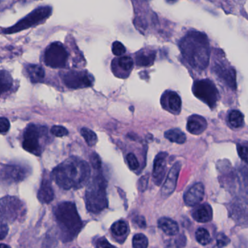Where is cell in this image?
I'll return each mask as SVG.
<instances>
[{
  "mask_svg": "<svg viewBox=\"0 0 248 248\" xmlns=\"http://www.w3.org/2000/svg\"><path fill=\"white\" fill-rule=\"evenodd\" d=\"M90 167L87 162L78 157H70L57 166L52 177L59 187L70 190L82 188L90 182Z\"/></svg>",
  "mask_w": 248,
  "mask_h": 248,
  "instance_id": "1",
  "label": "cell"
},
{
  "mask_svg": "<svg viewBox=\"0 0 248 248\" xmlns=\"http://www.w3.org/2000/svg\"><path fill=\"white\" fill-rule=\"evenodd\" d=\"M179 48L184 58L192 68L202 71L207 68L209 64L211 50L206 34L191 31L181 39Z\"/></svg>",
  "mask_w": 248,
  "mask_h": 248,
  "instance_id": "2",
  "label": "cell"
},
{
  "mask_svg": "<svg viewBox=\"0 0 248 248\" xmlns=\"http://www.w3.org/2000/svg\"><path fill=\"white\" fill-rule=\"evenodd\" d=\"M55 218L61 231L62 240L70 242L76 238L83 227V222L78 215L75 204L64 202L55 208Z\"/></svg>",
  "mask_w": 248,
  "mask_h": 248,
  "instance_id": "3",
  "label": "cell"
},
{
  "mask_svg": "<svg viewBox=\"0 0 248 248\" xmlns=\"http://www.w3.org/2000/svg\"><path fill=\"white\" fill-rule=\"evenodd\" d=\"M107 182L102 174L94 176L89 182L86 190V205L93 214H98L108 206L107 199Z\"/></svg>",
  "mask_w": 248,
  "mask_h": 248,
  "instance_id": "4",
  "label": "cell"
},
{
  "mask_svg": "<svg viewBox=\"0 0 248 248\" xmlns=\"http://www.w3.org/2000/svg\"><path fill=\"white\" fill-rule=\"evenodd\" d=\"M26 214V208L16 197L0 198V224H12L21 219Z\"/></svg>",
  "mask_w": 248,
  "mask_h": 248,
  "instance_id": "5",
  "label": "cell"
},
{
  "mask_svg": "<svg viewBox=\"0 0 248 248\" xmlns=\"http://www.w3.org/2000/svg\"><path fill=\"white\" fill-rule=\"evenodd\" d=\"M51 14H52V7L49 6H42V7H37L31 13H29L24 18L19 20L14 26L4 30V33L6 34H10V33H17V32L26 30L35 25L42 23L48 18Z\"/></svg>",
  "mask_w": 248,
  "mask_h": 248,
  "instance_id": "6",
  "label": "cell"
},
{
  "mask_svg": "<svg viewBox=\"0 0 248 248\" xmlns=\"http://www.w3.org/2000/svg\"><path fill=\"white\" fill-rule=\"evenodd\" d=\"M192 92L195 97L206 103L209 107L214 108L219 100V93L214 83L208 79L198 80L194 83Z\"/></svg>",
  "mask_w": 248,
  "mask_h": 248,
  "instance_id": "7",
  "label": "cell"
},
{
  "mask_svg": "<svg viewBox=\"0 0 248 248\" xmlns=\"http://www.w3.org/2000/svg\"><path fill=\"white\" fill-rule=\"evenodd\" d=\"M68 52L62 43L59 42L50 44L45 53V62L47 66L61 68L65 66L68 60Z\"/></svg>",
  "mask_w": 248,
  "mask_h": 248,
  "instance_id": "8",
  "label": "cell"
},
{
  "mask_svg": "<svg viewBox=\"0 0 248 248\" xmlns=\"http://www.w3.org/2000/svg\"><path fill=\"white\" fill-rule=\"evenodd\" d=\"M45 128L31 124L26 128L23 135V148L28 152L35 155H40L41 147L39 144L41 134H43Z\"/></svg>",
  "mask_w": 248,
  "mask_h": 248,
  "instance_id": "9",
  "label": "cell"
},
{
  "mask_svg": "<svg viewBox=\"0 0 248 248\" xmlns=\"http://www.w3.org/2000/svg\"><path fill=\"white\" fill-rule=\"evenodd\" d=\"M62 79L65 85L72 89L90 87L94 83L93 75L87 71H68L62 74Z\"/></svg>",
  "mask_w": 248,
  "mask_h": 248,
  "instance_id": "10",
  "label": "cell"
},
{
  "mask_svg": "<svg viewBox=\"0 0 248 248\" xmlns=\"http://www.w3.org/2000/svg\"><path fill=\"white\" fill-rule=\"evenodd\" d=\"M214 72L227 84V86L236 90L237 88V78L236 71L232 66L227 63V60L218 59L214 66Z\"/></svg>",
  "mask_w": 248,
  "mask_h": 248,
  "instance_id": "11",
  "label": "cell"
},
{
  "mask_svg": "<svg viewBox=\"0 0 248 248\" xmlns=\"http://www.w3.org/2000/svg\"><path fill=\"white\" fill-rule=\"evenodd\" d=\"M230 214L233 219L239 224L248 223V199L236 198L231 203Z\"/></svg>",
  "mask_w": 248,
  "mask_h": 248,
  "instance_id": "12",
  "label": "cell"
},
{
  "mask_svg": "<svg viewBox=\"0 0 248 248\" xmlns=\"http://www.w3.org/2000/svg\"><path fill=\"white\" fill-rule=\"evenodd\" d=\"M181 167H182V164L179 162H177L173 165L169 171L166 182L161 189V195L163 198H169L176 189Z\"/></svg>",
  "mask_w": 248,
  "mask_h": 248,
  "instance_id": "13",
  "label": "cell"
},
{
  "mask_svg": "<svg viewBox=\"0 0 248 248\" xmlns=\"http://www.w3.org/2000/svg\"><path fill=\"white\" fill-rule=\"evenodd\" d=\"M3 180L7 183H18L26 179L28 170L19 165H7L3 168Z\"/></svg>",
  "mask_w": 248,
  "mask_h": 248,
  "instance_id": "14",
  "label": "cell"
},
{
  "mask_svg": "<svg viewBox=\"0 0 248 248\" xmlns=\"http://www.w3.org/2000/svg\"><path fill=\"white\" fill-rule=\"evenodd\" d=\"M168 154L166 152H160L157 154L153 164V177L155 183L160 186L164 179L166 171V160Z\"/></svg>",
  "mask_w": 248,
  "mask_h": 248,
  "instance_id": "15",
  "label": "cell"
},
{
  "mask_svg": "<svg viewBox=\"0 0 248 248\" xmlns=\"http://www.w3.org/2000/svg\"><path fill=\"white\" fill-rule=\"evenodd\" d=\"M204 195V185L202 183H195L185 194L184 201L187 206L195 207L202 202Z\"/></svg>",
  "mask_w": 248,
  "mask_h": 248,
  "instance_id": "16",
  "label": "cell"
},
{
  "mask_svg": "<svg viewBox=\"0 0 248 248\" xmlns=\"http://www.w3.org/2000/svg\"><path fill=\"white\" fill-rule=\"evenodd\" d=\"M163 107L173 114H179L182 109V99L177 93L169 91L164 93L161 98Z\"/></svg>",
  "mask_w": 248,
  "mask_h": 248,
  "instance_id": "17",
  "label": "cell"
},
{
  "mask_svg": "<svg viewBox=\"0 0 248 248\" xmlns=\"http://www.w3.org/2000/svg\"><path fill=\"white\" fill-rule=\"evenodd\" d=\"M208 123L203 116L194 115L189 116L186 124V129L193 135H201L206 130Z\"/></svg>",
  "mask_w": 248,
  "mask_h": 248,
  "instance_id": "18",
  "label": "cell"
},
{
  "mask_svg": "<svg viewBox=\"0 0 248 248\" xmlns=\"http://www.w3.org/2000/svg\"><path fill=\"white\" fill-rule=\"evenodd\" d=\"M192 217L199 223L209 222L213 218L212 208L208 204L200 205L194 210Z\"/></svg>",
  "mask_w": 248,
  "mask_h": 248,
  "instance_id": "19",
  "label": "cell"
},
{
  "mask_svg": "<svg viewBox=\"0 0 248 248\" xmlns=\"http://www.w3.org/2000/svg\"><path fill=\"white\" fill-rule=\"evenodd\" d=\"M155 57V51L145 48L136 54V64L140 66H150L154 64Z\"/></svg>",
  "mask_w": 248,
  "mask_h": 248,
  "instance_id": "20",
  "label": "cell"
},
{
  "mask_svg": "<svg viewBox=\"0 0 248 248\" xmlns=\"http://www.w3.org/2000/svg\"><path fill=\"white\" fill-rule=\"evenodd\" d=\"M37 197L39 202L43 204H48L53 200L55 194L49 181L46 179L42 181Z\"/></svg>",
  "mask_w": 248,
  "mask_h": 248,
  "instance_id": "21",
  "label": "cell"
},
{
  "mask_svg": "<svg viewBox=\"0 0 248 248\" xmlns=\"http://www.w3.org/2000/svg\"><path fill=\"white\" fill-rule=\"evenodd\" d=\"M158 227L169 236H176L179 233V227L176 221L171 218H160L157 221Z\"/></svg>",
  "mask_w": 248,
  "mask_h": 248,
  "instance_id": "22",
  "label": "cell"
},
{
  "mask_svg": "<svg viewBox=\"0 0 248 248\" xmlns=\"http://www.w3.org/2000/svg\"><path fill=\"white\" fill-rule=\"evenodd\" d=\"M28 75L31 82L33 83H40L45 78V73L41 66L36 64H29L26 67Z\"/></svg>",
  "mask_w": 248,
  "mask_h": 248,
  "instance_id": "23",
  "label": "cell"
},
{
  "mask_svg": "<svg viewBox=\"0 0 248 248\" xmlns=\"http://www.w3.org/2000/svg\"><path fill=\"white\" fill-rule=\"evenodd\" d=\"M165 138H167L169 141L172 143H176L178 144H185L186 142V135L178 128L169 130L164 133Z\"/></svg>",
  "mask_w": 248,
  "mask_h": 248,
  "instance_id": "24",
  "label": "cell"
},
{
  "mask_svg": "<svg viewBox=\"0 0 248 248\" xmlns=\"http://www.w3.org/2000/svg\"><path fill=\"white\" fill-rule=\"evenodd\" d=\"M13 86L11 75L4 70H0V95L8 91Z\"/></svg>",
  "mask_w": 248,
  "mask_h": 248,
  "instance_id": "25",
  "label": "cell"
},
{
  "mask_svg": "<svg viewBox=\"0 0 248 248\" xmlns=\"http://www.w3.org/2000/svg\"><path fill=\"white\" fill-rule=\"evenodd\" d=\"M228 122L232 128H242L244 125V116L240 111H232L228 116Z\"/></svg>",
  "mask_w": 248,
  "mask_h": 248,
  "instance_id": "26",
  "label": "cell"
},
{
  "mask_svg": "<svg viewBox=\"0 0 248 248\" xmlns=\"http://www.w3.org/2000/svg\"><path fill=\"white\" fill-rule=\"evenodd\" d=\"M111 231L113 235L116 237H124L128 233V226L125 221H118L115 222L111 227Z\"/></svg>",
  "mask_w": 248,
  "mask_h": 248,
  "instance_id": "27",
  "label": "cell"
},
{
  "mask_svg": "<svg viewBox=\"0 0 248 248\" xmlns=\"http://www.w3.org/2000/svg\"><path fill=\"white\" fill-rule=\"evenodd\" d=\"M81 134L85 140L86 143L90 147H94L97 144L98 138H97V134L94 131L88 129V128H84L81 130Z\"/></svg>",
  "mask_w": 248,
  "mask_h": 248,
  "instance_id": "28",
  "label": "cell"
},
{
  "mask_svg": "<svg viewBox=\"0 0 248 248\" xmlns=\"http://www.w3.org/2000/svg\"><path fill=\"white\" fill-rule=\"evenodd\" d=\"M117 62L118 68L122 69V71H125L128 74V72L131 71L133 66H134V61L132 58L129 56H123L122 58L117 59L116 61Z\"/></svg>",
  "mask_w": 248,
  "mask_h": 248,
  "instance_id": "29",
  "label": "cell"
},
{
  "mask_svg": "<svg viewBox=\"0 0 248 248\" xmlns=\"http://www.w3.org/2000/svg\"><path fill=\"white\" fill-rule=\"evenodd\" d=\"M197 241L202 245V246H207L210 244L211 242V237L208 230L204 228L198 229L195 233Z\"/></svg>",
  "mask_w": 248,
  "mask_h": 248,
  "instance_id": "30",
  "label": "cell"
},
{
  "mask_svg": "<svg viewBox=\"0 0 248 248\" xmlns=\"http://www.w3.org/2000/svg\"><path fill=\"white\" fill-rule=\"evenodd\" d=\"M186 237L184 234L177 236L174 238L168 240L166 244V248H183L186 246Z\"/></svg>",
  "mask_w": 248,
  "mask_h": 248,
  "instance_id": "31",
  "label": "cell"
},
{
  "mask_svg": "<svg viewBox=\"0 0 248 248\" xmlns=\"http://www.w3.org/2000/svg\"><path fill=\"white\" fill-rule=\"evenodd\" d=\"M148 244V239L144 234L140 233L133 237L132 246L134 248H147Z\"/></svg>",
  "mask_w": 248,
  "mask_h": 248,
  "instance_id": "32",
  "label": "cell"
},
{
  "mask_svg": "<svg viewBox=\"0 0 248 248\" xmlns=\"http://www.w3.org/2000/svg\"><path fill=\"white\" fill-rule=\"evenodd\" d=\"M237 152L245 163H248V142L243 141L237 145Z\"/></svg>",
  "mask_w": 248,
  "mask_h": 248,
  "instance_id": "33",
  "label": "cell"
},
{
  "mask_svg": "<svg viewBox=\"0 0 248 248\" xmlns=\"http://www.w3.org/2000/svg\"><path fill=\"white\" fill-rule=\"evenodd\" d=\"M126 161L128 167L131 170H137L140 167L138 160L132 153H130L126 156Z\"/></svg>",
  "mask_w": 248,
  "mask_h": 248,
  "instance_id": "34",
  "label": "cell"
},
{
  "mask_svg": "<svg viewBox=\"0 0 248 248\" xmlns=\"http://www.w3.org/2000/svg\"><path fill=\"white\" fill-rule=\"evenodd\" d=\"M112 51L116 56H120V55H124L126 52V49H125V46L122 42L116 41V42H113V45H112Z\"/></svg>",
  "mask_w": 248,
  "mask_h": 248,
  "instance_id": "35",
  "label": "cell"
},
{
  "mask_svg": "<svg viewBox=\"0 0 248 248\" xmlns=\"http://www.w3.org/2000/svg\"><path fill=\"white\" fill-rule=\"evenodd\" d=\"M51 133L56 137H63L68 135V131L65 127L61 125H55L51 128Z\"/></svg>",
  "mask_w": 248,
  "mask_h": 248,
  "instance_id": "36",
  "label": "cell"
},
{
  "mask_svg": "<svg viewBox=\"0 0 248 248\" xmlns=\"http://www.w3.org/2000/svg\"><path fill=\"white\" fill-rule=\"evenodd\" d=\"M217 246L218 248H224L230 244V240L227 236L221 233V234H218V237H217Z\"/></svg>",
  "mask_w": 248,
  "mask_h": 248,
  "instance_id": "37",
  "label": "cell"
},
{
  "mask_svg": "<svg viewBox=\"0 0 248 248\" xmlns=\"http://www.w3.org/2000/svg\"><path fill=\"white\" fill-rule=\"evenodd\" d=\"M90 162H91L92 165L96 170H100L101 168L102 163L100 157L98 154L96 153H93L90 157Z\"/></svg>",
  "mask_w": 248,
  "mask_h": 248,
  "instance_id": "38",
  "label": "cell"
},
{
  "mask_svg": "<svg viewBox=\"0 0 248 248\" xmlns=\"http://www.w3.org/2000/svg\"><path fill=\"white\" fill-rule=\"evenodd\" d=\"M10 128V121L5 117H0V133H6Z\"/></svg>",
  "mask_w": 248,
  "mask_h": 248,
  "instance_id": "39",
  "label": "cell"
},
{
  "mask_svg": "<svg viewBox=\"0 0 248 248\" xmlns=\"http://www.w3.org/2000/svg\"><path fill=\"white\" fill-rule=\"evenodd\" d=\"M97 248H116L113 245L110 244L105 237L99 239L96 243Z\"/></svg>",
  "mask_w": 248,
  "mask_h": 248,
  "instance_id": "40",
  "label": "cell"
},
{
  "mask_svg": "<svg viewBox=\"0 0 248 248\" xmlns=\"http://www.w3.org/2000/svg\"><path fill=\"white\" fill-rule=\"evenodd\" d=\"M148 175H146V176H142L139 181L138 187L141 192H144L147 189V186H148Z\"/></svg>",
  "mask_w": 248,
  "mask_h": 248,
  "instance_id": "41",
  "label": "cell"
},
{
  "mask_svg": "<svg viewBox=\"0 0 248 248\" xmlns=\"http://www.w3.org/2000/svg\"><path fill=\"white\" fill-rule=\"evenodd\" d=\"M134 222L135 224L138 226L140 228H144L146 227V221L144 219V217L141 216V215H138V216H136L134 219Z\"/></svg>",
  "mask_w": 248,
  "mask_h": 248,
  "instance_id": "42",
  "label": "cell"
},
{
  "mask_svg": "<svg viewBox=\"0 0 248 248\" xmlns=\"http://www.w3.org/2000/svg\"><path fill=\"white\" fill-rule=\"evenodd\" d=\"M8 231L7 224H0V240H3L7 236Z\"/></svg>",
  "mask_w": 248,
  "mask_h": 248,
  "instance_id": "43",
  "label": "cell"
},
{
  "mask_svg": "<svg viewBox=\"0 0 248 248\" xmlns=\"http://www.w3.org/2000/svg\"><path fill=\"white\" fill-rule=\"evenodd\" d=\"M243 177H244L245 183H246V186L248 188V167H246L244 172H243Z\"/></svg>",
  "mask_w": 248,
  "mask_h": 248,
  "instance_id": "44",
  "label": "cell"
},
{
  "mask_svg": "<svg viewBox=\"0 0 248 248\" xmlns=\"http://www.w3.org/2000/svg\"><path fill=\"white\" fill-rule=\"evenodd\" d=\"M0 248H11L10 246L5 244H0Z\"/></svg>",
  "mask_w": 248,
  "mask_h": 248,
  "instance_id": "45",
  "label": "cell"
}]
</instances>
